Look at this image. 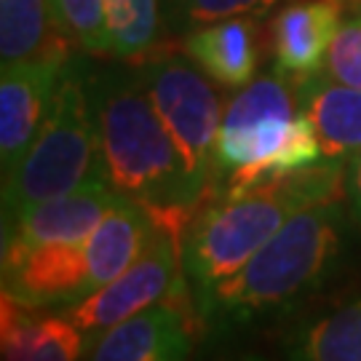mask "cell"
<instances>
[{
  "label": "cell",
  "instance_id": "5",
  "mask_svg": "<svg viewBox=\"0 0 361 361\" xmlns=\"http://www.w3.org/2000/svg\"><path fill=\"white\" fill-rule=\"evenodd\" d=\"M104 180L97 118L86 83L65 67L49 118L11 174L3 177V219Z\"/></svg>",
  "mask_w": 361,
  "mask_h": 361
},
{
  "label": "cell",
  "instance_id": "15",
  "mask_svg": "<svg viewBox=\"0 0 361 361\" xmlns=\"http://www.w3.org/2000/svg\"><path fill=\"white\" fill-rule=\"evenodd\" d=\"M185 51L222 89H244L259 65V27L252 16L198 27L188 32Z\"/></svg>",
  "mask_w": 361,
  "mask_h": 361
},
{
  "label": "cell",
  "instance_id": "20",
  "mask_svg": "<svg viewBox=\"0 0 361 361\" xmlns=\"http://www.w3.org/2000/svg\"><path fill=\"white\" fill-rule=\"evenodd\" d=\"M279 0H164V16L174 32H193L222 19L268 13Z\"/></svg>",
  "mask_w": 361,
  "mask_h": 361
},
{
  "label": "cell",
  "instance_id": "19",
  "mask_svg": "<svg viewBox=\"0 0 361 361\" xmlns=\"http://www.w3.org/2000/svg\"><path fill=\"white\" fill-rule=\"evenodd\" d=\"M161 0H104L110 56L142 59L158 49Z\"/></svg>",
  "mask_w": 361,
  "mask_h": 361
},
{
  "label": "cell",
  "instance_id": "25",
  "mask_svg": "<svg viewBox=\"0 0 361 361\" xmlns=\"http://www.w3.org/2000/svg\"><path fill=\"white\" fill-rule=\"evenodd\" d=\"M207 361H246V356H244V359H228V356H217V359H207Z\"/></svg>",
  "mask_w": 361,
  "mask_h": 361
},
{
  "label": "cell",
  "instance_id": "7",
  "mask_svg": "<svg viewBox=\"0 0 361 361\" xmlns=\"http://www.w3.org/2000/svg\"><path fill=\"white\" fill-rule=\"evenodd\" d=\"M150 214L155 219V233L129 271L121 273L116 281L99 286L97 292H91L75 305L62 308L83 329L89 348L110 326L153 308L177 289L182 265V238H185L188 225L198 214V207L158 209Z\"/></svg>",
  "mask_w": 361,
  "mask_h": 361
},
{
  "label": "cell",
  "instance_id": "22",
  "mask_svg": "<svg viewBox=\"0 0 361 361\" xmlns=\"http://www.w3.org/2000/svg\"><path fill=\"white\" fill-rule=\"evenodd\" d=\"M324 73L361 91V13L345 11L324 59Z\"/></svg>",
  "mask_w": 361,
  "mask_h": 361
},
{
  "label": "cell",
  "instance_id": "13",
  "mask_svg": "<svg viewBox=\"0 0 361 361\" xmlns=\"http://www.w3.org/2000/svg\"><path fill=\"white\" fill-rule=\"evenodd\" d=\"M3 361H80L89 340L65 310L30 308L3 292L0 308Z\"/></svg>",
  "mask_w": 361,
  "mask_h": 361
},
{
  "label": "cell",
  "instance_id": "21",
  "mask_svg": "<svg viewBox=\"0 0 361 361\" xmlns=\"http://www.w3.org/2000/svg\"><path fill=\"white\" fill-rule=\"evenodd\" d=\"M56 25L67 40L89 54H110L104 0H51Z\"/></svg>",
  "mask_w": 361,
  "mask_h": 361
},
{
  "label": "cell",
  "instance_id": "11",
  "mask_svg": "<svg viewBox=\"0 0 361 361\" xmlns=\"http://www.w3.org/2000/svg\"><path fill=\"white\" fill-rule=\"evenodd\" d=\"M348 0H292L271 22L276 73L297 80L324 67Z\"/></svg>",
  "mask_w": 361,
  "mask_h": 361
},
{
  "label": "cell",
  "instance_id": "24",
  "mask_svg": "<svg viewBox=\"0 0 361 361\" xmlns=\"http://www.w3.org/2000/svg\"><path fill=\"white\" fill-rule=\"evenodd\" d=\"M348 8H350V11L361 13V0H348Z\"/></svg>",
  "mask_w": 361,
  "mask_h": 361
},
{
  "label": "cell",
  "instance_id": "12",
  "mask_svg": "<svg viewBox=\"0 0 361 361\" xmlns=\"http://www.w3.org/2000/svg\"><path fill=\"white\" fill-rule=\"evenodd\" d=\"M300 113L308 118L324 161L348 164L361 153V91L350 89L324 70L292 80Z\"/></svg>",
  "mask_w": 361,
  "mask_h": 361
},
{
  "label": "cell",
  "instance_id": "17",
  "mask_svg": "<svg viewBox=\"0 0 361 361\" xmlns=\"http://www.w3.org/2000/svg\"><path fill=\"white\" fill-rule=\"evenodd\" d=\"M155 233L153 214L129 198H121L104 219L86 238V262H89V286L97 292L99 286L116 281L140 259L145 246Z\"/></svg>",
  "mask_w": 361,
  "mask_h": 361
},
{
  "label": "cell",
  "instance_id": "10",
  "mask_svg": "<svg viewBox=\"0 0 361 361\" xmlns=\"http://www.w3.org/2000/svg\"><path fill=\"white\" fill-rule=\"evenodd\" d=\"M3 292L30 308H70L91 295L86 241L46 244L3 268Z\"/></svg>",
  "mask_w": 361,
  "mask_h": 361
},
{
  "label": "cell",
  "instance_id": "1",
  "mask_svg": "<svg viewBox=\"0 0 361 361\" xmlns=\"http://www.w3.org/2000/svg\"><path fill=\"white\" fill-rule=\"evenodd\" d=\"M353 225L343 198L297 212L233 279L195 302L198 322L225 332L289 316L343 271Z\"/></svg>",
  "mask_w": 361,
  "mask_h": 361
},
{
  "label": "cell",
  "instance_id": "23",
  "mask_svg": "<svg viewBox=\"0 0 361 361\" xmlns=\"http://www.w3.org/2000/svg\"><path fill=\"white\" fill-rule=\"evenodd\" d=\"M345 204L356 228L361 231V153L345 164Z\"/></svg>",
  "mask_w": 361,
  "mask_h": 361
},
{
  "label": "cell",
  "instance_id": "18",
  "mask_svg": "<svg viewBox=\"0 0 361 361\" xmlns=\"http://www.w3.org/2000/svg\"><path fill=\"white\" fill-rule=\"evenodd\" d=\"M67 49L51 0H0V65H19Z\"/></svg>",
  "mask_w": 361,
  "mask_h": 361
},
{
  "label": "cell",
  "instance_id": "4",
  "mask_svg": "<svg viewBox=\"0 0 361 361\" xmlns=\"http://www.w3.org/2000/svg\"><path fill=\"white\" fill-rule=\"evenodd\" d=\"M319 161L322 145L297 107L292 80L273 70L246 83L222 113L212 193L241 195Z\"/></svg>",
  "mask_w": 361,
  "mask_h": 361
},
{
  "label": "cell",
  "instance_id": "26",
  "mask_svg": "<svg viewBox=\"0 0 361 361\" xmlns=\"http://www.w3.org/2000/svg\"><path fill=\"white\" fill-rule=\"evenodd\" d=\"M246 361H265V359H259V356H246Z\"/></svg>",
  "mask_w": 361,
  "mask_h": 361
},
{
  "label": "cell",
  "instance_id": "2",
  "mask_svg": "<svg viewBox=\"0 0 361 361\" xmlns=\"http://www.w3.org/2000/svg\"><path fill=\"white\" fill-rule=\"evenodd\" d=\"M345 164L319 161L241 195H214L182 238V273L193 305L244 268L289 217L305 207L343 198Z\"/></svg>",
  "mask_w": 361,
  "mask_h": 361
},
{
  "label": "cell",
  "instance_id": "8",
  "mask_svg": "<svg viewBox=\"0 0 361 361\" xmlns=\"http://www.w3.org/2000/svg\"><path fill=\"white\" fill-rule=\"evenodd\" d=\"M67 67V49L3 67L0 73V166L3 177L19 166L43 129Z\"/></svg>",
  "mask_w": 361,
  "mask_h": 361
},
{
  "label": "cell",
  "instance_id": "9",
  "mask_svg": "<svg viewBox=\"0 0 361 361\" xmlns=\"http://www.w3.org/2000/svg\"><path fill=\"white\" fill-rule=\"evenodd\" d=\"M121 198L107 180H94L73 193L25 209L13 219H3V268L35 246L86 241Z\"/></svg>",
  "mask_w": 361,
  "mask_h": 361
},
{
  "label": "cell",
  "instance_id": "16",
  "mask_svg": "<svg viewBox=\"0 0 361 361\" xmlns=\"http://www.w3.org/2000/svg\"><path fill=\"white\" fill-rule=\"evenodd\" d=\"M284 353L286 361H361V289L300 319Z\"/></svg>",
  "mask_w": 361,
  "mask_h": 361
},
{
  "label": "cell",
  "instance_id": "3",
  "mask_svg": "<svg viewBox=\"0 0 361 361\" xmlns=\"http://www.w3.org/2000/svg\"><path fill=\"white\" fill-rule=\"evenodd\" d=\"M89 94L102 174L110 188L147 212L201 207L204 195L193 188L142 80L137 75H107L94 80Z\"/></svg>",
  "mask_w": 361,
  "mask_h": 361
},
{
  "label": "cell",
  "instance_id": "6",
  "mask_svg": "<svg viewBox=\"0 0 361 361\" xmlns=\"http://www.w3.org/2000/svg\"><path fill=\"white\" fill-rule=\"evenodd\" d=\"M137 78L142 80L155 113L177 145L188 177L201 195L214 188V145H217L222 99L204 70L188 51L153 49L140 59Z\"/></svg>",
  "mask_w": 361,
  "mask_h": 361
},
{
  "label": "cell",
  "instance_id": "14",
  "mask_svg": "<svg viewBox=\"0 0 361 361\" xmlns=\"http://www.w3.org/2000/svg\"><path fill=\"white\" fill-rule=\"evenodd\" d=\"M188 356L190 329L171 302L110 326L89 348V361H188Z\"/></svg>",
  "mask_w": 361,
  "mask_h": 361
}]
</instances>
